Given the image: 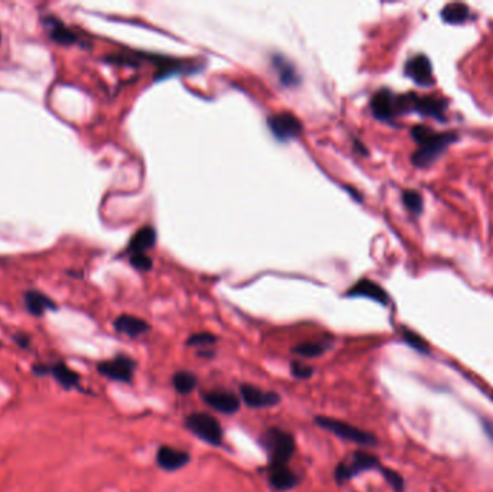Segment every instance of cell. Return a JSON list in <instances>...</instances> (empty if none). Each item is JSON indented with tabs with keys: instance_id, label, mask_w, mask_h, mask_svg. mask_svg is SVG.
Listing matches in <instances>:
<instances>
[{
	"instance_id": "1",
	"label": "cell",
	"mask_w": 493,
	"mask_h": 492,
	"mask_svg": "<svg viewBox=\"0 0 493 492\" xmlns=\"http://www.w3.org/2000/svg\"><path fill=\"white\" fill-rule=\"evenodd\" d=\"M261 445L269 453V468L287 466L296 451L294 437L277 428H271L262 435Z\"/></svg>"
},
{
	"instance_id": "2",
	"label": "cell",
	"mask_w": 493,
	"mask_h": 492,
	"mask_svg": "<svg viewBox=\"0 0 493 492\" xmlns=\"http://www.w3.org/2000/svg\"><path fill=\"white\" fill-rule=\"evenodd\" d=\"M315 423L318 426H320L322 429L336 435L338 437L354 442V444H358V445L375 446L378 444V439L371 432L362 430V429L356 428V426L348 424V423H345L338 419H332L327 416H318V417H315Z\"/></svg>"
},
{
	"instance_id": "3",
	"label": "cell",
	"mask_w": 493,
	"mask_h": 492,
	"mask_svg": "<svg viewBox=\"0 0 493 492\" xmlns=\"http://www.w3.org/2000/svg\"><path fill=\"white\" fill-rule=\"evenodd\" d=\"M185 426L205 444L211 446H221L224 430L215 417L208 413H192L186 417Z\"/></svg>"
},
{
	"instance_id": "4",
	"label": "cell",
	"mask_w": 493,
	"mask_h": 492,
	"mask_svg": "<svg viewBox=\"0 0 493 492\" xmlns=\"http://www.w3.org/2000/svg\"><path fill=\"white\" fill-rule=\"evenodd\" d=\"M381 464L378 461V457L358 451L355 453H352V456L348 459V461L340 462L336 469H335V480L338 484H345L351 481L352 478H355L356 475L371 471V469H380Z\"/></svg>"
},
{
	"instance_id": "5",
	"label": "cell",
	"mask_w": 493,
	"mask_h": 492,
	"mask_svg": "<svg viewBox=\"0 0 493 492\" xmlns=\"http://www.w3.org/2000/svg\"><path fill=\"white\" fill-rule=\"evenodd\" d=\"M457 140L456 133H433L423 144H420V151H417L411 160L416 167L425 168L430 167L436 159L445 152L447 147Z\"/></svg>"
},
{
	"instance_id": "6",
	"label": "cell",
	"mask_w": 493,
	"mask_h": 492,
	"mask_svg": "<svg viewBox=\"0 0 493 492\" xmlns=\"http://www.w3.org/2000/svg\"><path fill=\"white\" fill-rule=\"evenodd\" d=\"M270 132L274 138L280 142H289L302 135L303 124L302 122L289 111L274 113L267 119Z\"/></svg>"
},
{
	"instance_id": "7",
	"label": "cell",
	"mask_w": 493,
	"mask_h": 492,
	"mask_svg": "<svg viewBox=\"0 0 493 492\" xmlns=\"http://www.w3.org/2000/svg\"><path fill=\"white\" fill-rule=\"evenodd\" d=\"M97 370L103 377H107L110 380L130 383L135 375L136 363L135 359H131L127 355H117L111 359L103 361V363L98 364Z\"/></svg>"
},
{
	"instance_id": "8",
	"label": "cell",
	"mask_w": 493,
	"mask_h": 492,
	"mask_svg": "<svg viewBox=\"0 0 493 492\" xmlns=\"http://www.w3.org/2000/svg\"><path fill=\"white\" fill-rule=\"evenodd\" d=\"M404 70H405V75L409 77L418 86L429 87V86L434 84L433 67H432V62H430L429 57L420 54V55L409 58L405 62Z\"/></svg>"
},
{
	"instance_id": "9",
	"label": "cell",
	"mask_w": 493,
	"mask_h": 492,
	"mask_svg": "<svg viewBox=\"0 0 493 492\" xmlns=\"http://www.w3.org/2000/svg\"><path fill=\"white\" fill-rule=\"evenodd\" d=\"M240 392L242 401L251 408L274 407L282 401V397L276 391H266L251 384H242Z\"/></svg>"
},
{
	"instance_id": "10",
	"label": "cell",
	"mask_w": 493,
	"mask_h": 492,
	"mask_svg": "<svg viewBox=\"0 0 493 492\" xmlns=\"http://www.w3.org/2000/svg\"><path fill=\"white\" fill-rule=\"evenodd\" d=\"M202 399L209 407L215 408L217 412H221L225 415H231V413L238 412V408L241 406V400L234 395V392H229L225 390L205 391L202 395Z\"/></svg>"
},
{
	"instance_id": "11",
	"label": "cell",
	"mask_w": 493,
	"mask_h": 492,
	"mask_svg": "<svg viewBox=\"0 0 493 492\" xmlns=\"http://www.w3.org/2000/svg\"><path fill=\"white\" fill-rule=\"evenodd\" d=\"M371 110L376 119L384 120V122L398 116L397 95H394L387 88L376 91L371 100Z\"/></svg>"
},
{
	"instance_id": "12",
	"label": "cell",
	"mask_w": 493,
	"mask_h": 492,
	"mask_svg": "<svg viewBox=\"0 0 493 492\" xmlns=\"http://www.w3.org/2000/svg\"><path fill=\"white\" fill-rule=\"evenodd\" d=\"M191 461V456L188 452L180 451L172 446H160L156 453V462L157 465L168 472H173L177 469H182Z\"/></svg>"
},
{
	"instance_id": "13",
	"label": "cell",
	"mask_w": 493,
	"mask_h": 492,
	"mask_svg": "<svg viewBox=\"0 0 493 492\" xmlns=\"http://www.w3.org/2000/svg\"><path fill=\"white\" fill-rule=\"evenodd\" d=\"M446 102L443 100L440 97H434V95H416L414 100V107L413 111H417L418 114L424 117H432L436 119L438 122H445V111H446Z\"/></svg>"
},
{
	"instance_id": "14",
	"label": "cell",
	"mask_w": 493,
	"mask_h": 492,
	"mask_svg": "<svg viewBox=\"0 0 493 492\" xmlns=\"http://www.w3.org/2000/svg\"><path fill=\"white\" fill-rule=\"evenodd\" d=\"M348 296L352 298H368L371 301H375L381 305H388L389 303V296L388 293L369 278H362V281H359L358 283H355L349 290H348Z\"/></svg>"
},
{
	"instance_id": "15",
	"label": "cell",
	"mask_w": 493,
	"mask_h": 492,
	"mask_svg": "<svg viewBox=\"0 0 493 492\" xmlns=\"http://www.w3.org/2000/svg\"><path fill=\"white\" fill-rule=\"evenodd\" d=\"M34 371L39 375L51 374L54 379L64 387V388H77L79 386V374L71 370L70 367L65 366L64 363L54 364L52 367H45V366H37Z\"/></svg>"
},
{
	"instance_id": "16",
	"label": "cell",
	"mask_w": 493,
	"mask_h": 492,
	"mask_svg": "<svg viewBox=\"0 0 493 492\" xmlns=\"http://www.w3.org/2000/svg\"><path fill=\"white\" fill-rule=\"evenodd\" d=\"M269 481L270 485L277 491H289L299 485L300 477L294 471H291L289 465L276 466V468H269Z\"/></svg>"
},
{
	"instance_id": "17",
	"label": "cell",
	"mask_w": 493,
	"mask_h": 492,
	"mask_svg": "<svg viewBox=\"0 0 493 492\" xmlns=\"http://www.w3.org/2000/svg\"><path fill=\"white\" fill-rule=\"evenodd\" d=\"M44 25L48 28L49 38H51L54 42L64 46H70L78 42V37L74 34V32L65 26L62 21L55 18V16H48V18H45Z\"/></svg>"
},
{
	"instance_id": "18",
	"label": "cell",
	"mask_w": 493,
	"mask_h": 492,
	"mask_svg": "<svg viewBox=\"0 0 493 492\" xmlns=\"http://www.w3.org/2000/svg\"><path fill=\"white\" fill-rule=\"evenodd\" d=\"M23 301L29 314L34 316H42L46 310H55L58 308L51 298H48L46 294L34 289L25 292Z\"/></svg>"
},
{
	"instance_id": "19",
	"label": "cell",
	"mask_w": 493,
	"mask_h": 492,
	"mask_svg": "<svg viewBox=\"0 0 493 492\" xmlns=\"http://www.w3.org/2000/svg\"><path fill=\"white\" fill-rule=\"evenodd\" d=\"M114 328H116L117 332L124 334L130 338H137L151 330L149 323L133 315H120L114 321Z\"/></svg>"
},
{
	"instance_id": "20",
	"label": "cell",
	"mask_w": 493,
	"mask_h": 492,
	"mask_svg": "<svg viewBox=\"0 0 493 492\" xmlns=\"http://www.w3.org/2000/svg\"><path fill=\"white\" fill-rule=\"evenodd\" d=\"M156 229L151 225H146L143 228H140L139 231L131 237L130 244H128V250L133 254H139V253H144L146 250L152 249L153 245L156 244Z\"/></svg>"
},
{
	"instance_id": "21",
	"label": "cell",
	"mask_w": 493,
	"mask_h": 492,
	"mask_svg": "<svg viewBox=\"0 0 493 492\" xmlns=\"http://www.w3.org/2000/svg\"><path fill=\"white\" fill-rule=\"evenodd\" d=\"M273 67H274L276 73L278 74V78H280L282 84L296 86L300 83V75L298 74V71H296L294 65L290 61H287L284 57L274 55Z\"/></svg>"
},
{
	"instance_id": "22",
	"label": "cell",
	"mask_w": 493,
	"mask_h": 492,
	"mask_svg": "<svg viewBox=\"0 0 493 492\" xmlns=\"http://www.w3.org/2000/svg\"><path fill=\"white\" fill-rule=\"evenodd\" d=\"M441 19L450 25H460L470 18V10L463 3H449L441 9Z\"/></svg>"
},
{
	"instance_id": "23",
	"label": "cell",
	"mask_w": 493,
	"mask_h": 492,
	"mask_svg": "<svg viewBox=\"0 0 493 492\" xmlns=\"http://www.w3.org/2000/svg\"><path fill=\"white\" fill-rule=\"evenodd\" d=\"M172 383L179 395L185 396L195 390L196 384H198V379H196V375L191 371H177L173 375Z\"/></svg>"
},
{
	"instance_id": "24",
	"label": "cell",
	"mask_w": 493,
	"mask_h": 492,
	"mask_svg": "<svg viewBox=\"0 0 493 492\" xmlns=\"http://www.w3.org/2000/svg\"><path fill=\"white\" fill-rule=\"evenodd\" d=\"M327 350V346L326 343H322V342H302L299 343V346H296L291 351L296 354V355H300L303 358H316V357H320L326 352Z\"/></svg>"
},
{
	"instance_id": "25",
	"label": "cell",
	"mask_w": 493,
	"mask_h": 492,
	"mask_svg": "<svg viewBox=\"0 0 493 492\" xmlns=\"http://www.w3.org/2000/svg\"><path fill=\"white\" fill-rule=\"evenodd\" d=\"M401 337L404 339V342L407 346H409L411 348H414L416 351L421 352V354H429L430 352V347L429 343L424 338H421L418 334H416L414 331H409L407 328H403L401 331Z\"/></svg>"
},
{
	"instance_id": "26",
	"label": "cell",
	"mask_w": 493,
	"mask_h": 492,
	"mask_svg": "<svg viewBox=\"0 0 493 492\" xmlns=\"http://www.w3.org/2000/svg\"><path fill=\"white\" fill-rule=\"evenodd\" d=\"M403 202L407 207V209L413 212V214L418 216L423 212V207H424L423 198L421 195L414 189H407L403 192Z\"/></svg>"
},
{
	"instance_id": "27",
	"label": "cell",
	"mask_w": 493,
	"mask_h": 492,
	"mask_svg": "<svg viewBox=\"0 0 493 492\" xmlns=\"http://www.w3.org/2000/svg\"><path fill=\"white\" fill-rule=\"evenodd\" d=\"M380 471L383 473V477L385 478L387 484L394 489V492H404L405 482H404V478L397 471H394L391 468H385V466H381Z\"/></svg>"
},
{
	"instance_id": "28",
	"label": "cell",
	"mask_w": 493,
	"mask_h": 492,
	"mask_svg": "<svg viewBox=\"0 0 493 492\" xmlns=\"http://www.w3.org/2000/svg\"><path fill=\"white\" fill-rule=\"evenodd\" d=\"M215 342H217V337L213 334H209V332L193 334L186 341L188 346H191V347H201V348L212 346V343H215Z\"/></svg>"
},
{
	"instance_id": "29",
	"label": "cell",
	"mask_w": 493,
	"mask_h": 492,
	"mask_svg": "<svg viewBox=\"0 0 493 492\" xmlns=\"http://www.w3.org/2000/svg\"><path fill=\"white\" fill-rule=\"evenodd\" d=\"M290 370H291V375L296 377V379H300V380L310 379V377L315 372L313 367H310L307 364H302V363H299V361H293L290 366Z\"/></svg>"
},
{
	"instance_id": "30",
	"label": "cell",
	"mask_w": 493,
	"mask_h": 492,
	"mask_svg": "<svg viewBox=\"0 0 493 492\" xmlns=\"http://www.w3.org/2000/svg\"><path fill=\"white\" fill-rule=\"evenodd\" d=\"M130 263H131V266H133L135 269H137V270H143V272L151 270V269H152V266H153V261H152V258H151L149 256H146L144 253L131 254Z\"/></svg>"
},
{
	"instance_id": "31",
	"label": "cell",
	"mask_w": 493,
	"mask_h": 492,
	"mask_svg": "<svg viewBox=\"0 0 493 492\" xmlns=\"http://www.w3.org/2000/svg\"><path fill=\"white\" fill-rule=\"evenodd\" d=\"M483 428H485L486 435L490 436V439L493 440V424H490L489 422H485V423H483Z\"/></svg>"
},
{
	"instance_id": "32",
	"label": "cell",
	"mask_w": 493,
	"mask_h": 492,
	"mask_svg": "<svg viewBox=\"0 0 493 492\" xmlns=\"http://www.w3.org/2000/svg\"><path fill=\"white\" fill-rule=\"evenodd\" d=\"M14 339H16V342L19 343L21 347H26V346H28V341H29L25 335H18V337H14Z\"/></svg>"
},
{
	"instance_id": "33",
	"label": "cell",
	"mask_w": 493,
	"mask_h": 492,
	"mask_svg": "<svg viewBox=\"0 0 493 492\" xmlns=\"http://www.w3.org/2000/svg\"><path fill=\"white\" fill-rule=\"evenodd\" d=\"M354 144H355V147H356L359 153H364V155H367V153H368V152H367V147H365L364 144H360V143H359V142H356V140H355V143H354Z\"/></svg>"
},
{
	"instance_id": "34",
	"label": "cell",
	"mask_w": 493,
	"mask_h": 492,
	"mask_svg": "<svg viewBox=\"0 0 493 492\" xmlns=\"http://www.w3.org/2000/svg\"><path fill=\"white\" fill-rule=\"evenodd\" d=\"M347 191L349 192V193H352L354 195V198L356 200V201H362V200H360V195L354 189V188H349V187H347Z\"/></svg>"
},
{
	"instance_id": "35",
	"label": "cell",
	"mask_w": 493,
	"mask_h": 492,
	"mask_svg": "<svg viewBox=\"0 0 493 492\" xmlns=\"http://www.w3.org/2000/svg\"><path fill=\"white\" fill-rule=\"evenodd\" d=\"M198 355H200V357H206V358H211V357H213V351H200V352H198Z\"/></svg>"
},
{
	"instance_id": "36",
	"label": "cell",
	"mask_w": 493,
	"mask_h": 492,
	"mask_svg": "<svg viewBox=\"0 0 493 492\" xmlns=\"http://www.w3.org/2000/svg\"><path fill=\"white\" fill-rule=\"evenodd\" d=\"M0 41H2V37H0Z\"/></svg>"
}]
</instances>
